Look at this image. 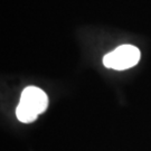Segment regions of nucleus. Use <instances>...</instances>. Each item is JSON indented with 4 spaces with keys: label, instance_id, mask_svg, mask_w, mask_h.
<instances>
[{
    "label": "nucleus",
    "instance_id": "nucleus-2",
    "mask_svg": "<svg viewBox=\"0 0 151 151\" xmlns=\"http://www.w3.org/2000/svg\"><path fill=\"white\" fill-rule=\"evenodd\" d=\"M20 104L32 110L37 115L45 112L48 105V97L45 92L35 86L26 87L22 93Z\"/></svg>",
    "mask_w": 151,
    "mask_h": 151
},
{
    "label": "nucleus",
    "instance_id": "nucleus-3",
    "mask_svg": "<svg viewBox=\"0 0 151 151\" xmlns=\"http://www.w3.org/2000/svg\"><path fill=\"white\" fill-rule=\"evenodd\" d=\"M16 115L19 121H22V123H30L34 122L35 120L37 119V114L34 113L32 110H29L28 108L24 106L22 104H18L16 110Z\"/></svg>",
    "mask_w": 151,
    "mask_h": 151
},
{
    "label": "nucleus",
    "instance_id": "nucleus-1",
    "mask_svg": "<svg viewBox=\"0 0 151 151\" xmlns=\"http://www.w3.org/2000/svg\"><path fill=\"white\" fill-rule=\"evenodd\" d=\"M140 50L132 45H122L103 57V64L108 68L116 70L133 67L140 60Z\"/></svg>",
    "mask_w": 151,
    "mask_h": 151
}]
</instances>
